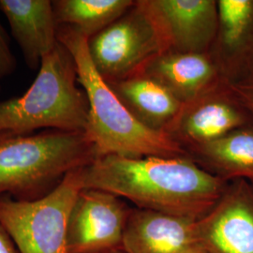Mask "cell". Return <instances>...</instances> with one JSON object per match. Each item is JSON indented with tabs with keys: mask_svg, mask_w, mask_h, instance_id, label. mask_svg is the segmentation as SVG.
<instances>
[{
	"mask_svg": "<svg viewBox=\"0 0 253 253\" xmlns=\"http://www.w3.org/2000/svg\"><path fill=\"white\" fill-rule=\"evenodd\" d=\"M135 0H54L57 27L74 28L87 40L124 14Z\"/></svg>",
	"mask_w": 253,
	"mask_h": 253,
	"instance_id": "17",
	"label": "cell"
},
{
	"mask_svg": "<svg viewBox=\"0 0 253 253\" xmlns=\"http://www.w3.org/2000/svg\"><path fill=\"white\" fill-rule=\"evenodd\" d=\"M98 158L84 131L44 129L0 133V196L33 201L44 197L69 172Z\"/></svg>",
	"mask_w": 253,
	"mask_h": 253,
	"instance_id": "3",
	"label": "cell"
},
{
	"mask_svg": "<svg viewBox=\"0 0 253 253\" xmlns=\"http://www.w3.org/2000/svg\"><path fill=\"white\" fill-rule=\"evenodd\" d=\"M189 155L200 167L220 179H244L253 186V126L191 149Z\"/></svg>",
	"mask_w": 253,
	"mask_h": 253,
	"instance_id": "16",
	"label": "cell"
},
{
	"mask_svg": "<svg viewBox=\"0 0 253 253\" xmlns=\"http://www.w3.org/2000/svg\"><path fill=\"white\" fill-rule=\"evenodd\" d=\"M0 10L9 21L27 67L40 69L42 57L59 42L52 1L0 0Z\"/></svg>",
	"mask_w": 253,
	"mask_h": 253,
	"instance_id": "14",
	"label": "cell"
},
{
	"mask_svg": "<svg viewBox=\"0 0 253 253\" xmlns=\"http://www.w3.org/2000/svg\"><path fill=\"white\" fill-rule=\"evenodd\" d=\"M217 34L209 54L231 85L253 79V0H217Z\"/></svg>",
	"mask_w": 253,
	"mask_h": 253,
	"instance_id": "11",
	"label": "cell"
},
{
	"mask_svg": "<svg viewBox=\"0 0 253 253\" xmlns=\"http://www.w3.org/2000/svg\"><path fill=\"white\" fill-rule=\"evenodd\" d=\"M15 68L16 60L10 51L9 36L0 24V79L9 76Z\"/></svg>",
	"mask_w": 253,
	"mask_h": 253,
	"instance_id": "18",
	"label": "cell"
},
{
	"mask_svg": "<svg viewBox=\"0 0 253 253\" xmlns=\"http://www.w3.org/2000/svg\"><path fill=\"white\" fill-rule=\"evenodd\" d=\"M57 40L71 52L76 64L78 83L89 105L84 132L95 146L98 158L106 155L190 157L170 137L145 127L132 117L94 68L85 37L73 27L59 26Z\"/></svg>",
	"mask_w": 253,
	"mask_h": 253,
	"instance_id": "2",
	"label": "cell"
},
{
	"mask_svg": "<svg viewBox=\"0 0 253 253\" xmlns=\"http://www.w3.org/2000/svg\"><path fill=\"white\" fill-rule=\"evenodd\" d=\"M125 253L123 251H118V252H115V253Z\"/></svg>",
	"mask_w": 253,
	"mask_h": 253,
	"instance_id": "21",
	"label": "cell"
},
{
	"mask_svg": "<svg viewBox=\"0 0 253 253\" xmlns=\"http://www.w3.org/2000/svg\"><path fill=\"white\" fill-rule=\"evenodd\" d=\"M151 77L186 103L222 80L209 53L163 52L138 71Z\"/></svg>",
	"mask_w": 253,
	"mask_h": 253,
	"instance_id": "13",
	"label": "cell"
},
{
	"mask_svg": "<svg viewBox=\"0 0 253 253\" xmlns=\"http://www.w3.org/2000/svg\"><path fill=\"white\" fill-rule=\"evenodd\" d=\"M236 94L250 111L253 120V79L232 85Z\"/></svg>",
	"mask_w": 253,
	"mask_h": 253,
	"instance_id": "19",
	"label": "cell"
},
{
	"mask_svg": "<svg viewBox=\"0 0 253 253\" xmlns=\"http://www.w3.org/2000/svg\"><path fill=\"white\" fill-rule=\"evenodd\" d=\"M197 230L206 253H253V185L230 181Z\"/></svg>",
	"mask_w": 253,
	"mask_h": 253,
	"instance_id": "10",
	"label": "cell"
},
{
	"mask_svg": "<svg viewBox=\"0 0 253 253\" xmlns=\"http://www.w3.org/2000/svg\"><path fill=\"white\" fill-rule=\"evenodd\" d=\"M107 84L132 117L154 131L164 133L182 106L161 84L141 72Z\"/></svg>",
	"mask_w": 253,
	"mask_h": 253,
	"instance_id": "15",
	"label": "cell"
},
{
	"mask_svg": "<svg viewBox=\"0 0 253 253\" xmlns=\"http://www.w3.org/2000/svg\"><path fill=\"white\" fill-rule=\"evenodd\" d=\"M163 52L209 53L217 34V0H138Z\"/></svg>",
	"mask_w": 253,
	"mask_h": 253,
	"instance_id": "9",
	"label": "cell"
},
{
	"mask_svg": "<svg viewBox=\"0 0 253 253\" xmlns=\"http://www.w3.org/2000/svg\"><path fill=\"white\" fill-rule=\"evenodd\" d=\"M253 126L250 111L231 84L220 80L183 103L164 133L188 153L235 131Z\"/></svg>",
	"mask_w": 253,
	"mask_h": 253,
	"instance_id": "7",
	"label": "cell"
},
{
	"mask_svg": "<svg viewBox=\"0 0 253 253\" xmlns=\"http://www.w3.org/2000/svg\"><path fill=\"white\" fill-rule=\"evenodd\" d=\"M76 64L61 43L42 59L35 81L22 96L0 101V133L38 129L84 131L89 105L79 87Z\"/></svg>",
	"mask_w": 253,
	"mask_h": 253,
	"instance_id": "4",
	"label": "cell"
},
{
	"mask_svg": "<svg viewBox=\"0 0 253 253\" xmlns=\"http://www.w3.org/2000/svg\"><path fill=\"white\" fill-rule=\"evenodd\" d=\"M87 51L101 78L113 83L137 73L163 49L151 20L135 0L124 14L87 40Z\"/></svg>",
	"mask_w": 253,
	"mask_h": 253,
	"instance_id": "6",
	"label": "cell"
},
{
	"mask_svg": "<svg viewBox=\"0 0 253 253\" xmlns=\"http://www.w3.org/2000/svg\"><path fill=\"white\" fill-rule=\"evenodd\" d=\"M0 253H19L5 229L0 224Z\"/></svg>",
	"mask_w": 253,
	"mask_h": 253,
	"instance_id": "20",
	"label": "cell"
},
{
	"mask_svg": "<svg viewBox=\"0 0 253 253\" xmlns=\"http://www.w3.org/2000/svg\"><path fill=\"white\" fill-rule=\"evenodd\" d=\"M122 251L125 253H206L197 219L131 208Z\"/></svg>",
	"mask_w": 253,
	"mask_h": 253,
	"instance_id": "12",
	"label": "cell"
},
{
	"mask_svg": "<svg viewBox=\"0 0 253 253\" xmlns=\"http://www.w3.org/2000/svg\"><path fill=\"white\" fill-rule=\"evenodd\" d=\"M130 211L125 200L116 194L96 189H81L68 221V253L122 251Z\"/></svg>",
	"mask_w": 253,
	"mask_h": 253,
	"instance_id": "8",
	"label": "cell"
},
{
	"mask_svg": "<svg viewBox=\"0 0 253 253\" xmlns=\"http://www.w3.org/2000/svg\"><path fill=\"white\" fill-rule=\"evenodd\" d=\"M80 169L69 172L41 199L22 201L0 196V224L19 253H69L68 221L82 189Z\"/></svg>",
	"mask_w": 253,
	"mask_h": 253,
	"instance_id": "5",
	"label": "cell"
},
{
	"mask_svg": "<svg viewBox=\"0 0 253 253\" xmlns=\"http://www.w3.org/2000/svg\"><path fill=\"white\" fill-rule=\"evenodd\" d=\"M82 189L105 190L137 208L200 219L216 205L229 182L190 157L130 158L106 155L80 169Z\"/></svg>",
	"mask_w": 253,
	"mask_h": 253,
	"instance_id": "1",
	"label": "cell"
}]
</instances>
